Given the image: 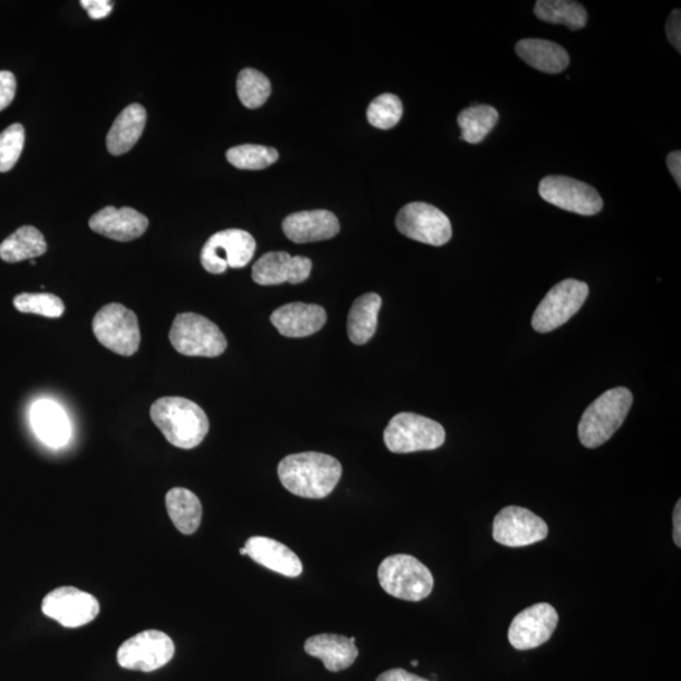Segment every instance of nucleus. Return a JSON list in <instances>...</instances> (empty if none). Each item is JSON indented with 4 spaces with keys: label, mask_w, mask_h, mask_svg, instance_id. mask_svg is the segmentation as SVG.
I'll use <instances>...</instances> for the list:
<instances>
[{
    "label": "nucleus",
    "mask_w": 681,
    "mask_h": 681,
    "mask_svg": "<svg viewBox=\"0 0 681 681\" xmlns=\"http://www.w3.org/2000/svg\"><path fill=\"white\" fill-rule=\"evenodd\" d=\"M402 103L395 94H382L368 108V120L372 127L388 130L395 128L402 117Z\"/></svg>",
    "instance_id": "473e14b6"
},
{
    "label": "nucleus",
    "mask_w": 681,
    "mask_h": 681,
    "mask_svg": "<svg viewBox=\"0 0 681 681\" xmlns=\"http://www.w3.org/2000/svg\"><path fill=\"white\" fill-rule=\"evenodd\" d=\"M588 293V285L575 280H565L554 285L535 310L533 329L541 333L560 329L580 312Z\"/></svg>",
    "instance_id": "6e6552de"
},
{
    "label": "nucleus",
    "mask_w": 681,
    "mask_h": 681,
    "mask_svg": "<svg viewBox=\"0 0 681 681\" xmlns=\"http://www.w3.org/2000/svg\"><path fill=\"white\" fill-rule=\"evenodd\" d=\"M311 272V259L291 256L285 252H271L259 259L252 275L254 282L261 285L300 284L309 280Z\"/></svg>",
    "instance_id": "dca6fc26"
},
{
    "label": "nucleus",
    "mask_w": 681,
    "mask_h": 681,
    "mask_svg": "<svg viewBox=\"0 0 681 681\" xmlns=\"http://www.w3.org/2000/svg\"><path fill=\"white\" fill-rule=\"evenodd\" d=\"M396 223L402 235L431 246H442L453 237L449 218L426 203L406 205L399 211Z\"/></svg>",
    "instance_id": "9b49d317"
},
{
    "label": "nucleus",
    "mask_w": 681,
    "mask_h": 681,
    "mask_svg": "<svg viewBox=\"0 0 681 681\" xmlns=\"http://www.w3.org/2000/svg\"><path fill=\"white\" fill-rule=\"evenodd\" d=\"M150 418L172 446L196 448L206 438L210 421L196 402L178 397L160 398L150 407Z\"/></svg>",
    "instance_id": "f03ea898"
},
{
    "label": "nucleus",
    "mask_w": 681,
    "mask_h": 681,
    "mask_svg": "<svg viewBox=\"0 0 681 681\" xmlns=\"http://www.w3.org/2000/svg\"><path fill=\"white\" fill-rule=\"evenodd\" d=\"M377 681H429L428 679L409 673L405 669H391L379 675Z\"/></svg>",
    "instance_id": "4c0bfd02"
},
{
    "label": "nucleus",
    "mask_w": 681,
    "mask_h": 681,
    "mask_svg": "<svg viewBox=\"0 0 681 681\" xmlns=\"http://www.w3.org/2000/svg\"><path fill=\"white\" fill-rule=\"evenodd\" d=\"M304 651L323 661L331 673L349 669L359 656V649L349 638L334 634L314 635L305 641Z\"/></svg>",
    "instance_id": "412c9836"
},
{
    "label": "nucleus",
    "mask_w": 681,
    "mask_h": 681,
    "mask_svg": "<svg viewBox=\"0 0 681 681\" xmlns=\"http://www.w3.org/2000/svg\"><path fill=\"white\" fill-rule=\"evenodd\" d=\"M271 321L285 338L302 339L322 330L328 314L321 305L295 302L275 310Z\"/></svg>",
    "instance_id": "6ab92c4d"
},
{
    "label": "nucleus",
    "mask_w": 681,
    "mask_h": 681,
    "mask_svg": "<svg viewBox=\"0 0 681 681\" xmlns=\"http://www.w3.org/2000/svg\"><path fill=\"white\" fill-rule=\"evenodd\" d=\"M380 586L390 596L409 602L426 600L435 587L434 574L415 556L390 555L378 571Z\"/></svg>",
    "instance_id": "20e7f679"
},
{
    "label": "nucleus",
    "mask_w": 681,
    "mask_h": 681,
    "mask_svg": "<svg viewBox=\"0 0 681 681\" xmlns=\"http://www.w3.org/2000/svg\"><path fill=\"white\" fill-rule=\"evenodd\" d=\"M93 331L104 348L121 357H133L140 347L137 314L119 303L105 305L96 313Z\"/></svg>",
    "instance_id": "0eeeda50"
},
{
    "label": "nucleus",
    "mask_w": 681,
    "mask_h": 681,
    "mask_svg": "<svg viewBox=\"0 0 681 681\" xmlns=\"http://www.w3.org/2000/svg\"><path fill=\"white\" fill-rule=\"evenodd\" d=\"M167 512L177 529L185 535L197 532L203 521V505L187 488H172L166 496Z\"/></svg>",
    "instance_id": "a878e982"
},
{
    "label": "nucleus",
    "mask_w": 681,
    "mask_h": 681,
    "mask_svg": "<svg viewBox=\"0 0 681 681\" xmlns=\"http://www.w3.org/2000/svg\"><path fill=\"white\" fill-rule=\"evenodd\" d=\"M42 612L64 628L76 629L88 625L98 617L100 604L88 592L75 587H60L48 593L43 599Z\"/></svg>",
    "instance_id": "4468645a"
},
{
    "label": "nucleus",
    "mask_w": 681,
    "mask_h": 681,
    "mask_svg": "<svg viewBox=\"0 0 681 681\" xmlns=\"http://www.w3.org/2000/svg\"><path fill=\"white\" fill-rule=\"evenodd\" d=\"M536 17L546 23L562 25L572 31L586 27L588 14L578 2L570 0H539L534 8Z\"/></svg>",
    "instance_id": "cd10ccee"
},
{
    "label": "nucleus",
    "mask_w": 681,
    "mask_h": 681,
    "mask_svg": "<svg viewBox=\"0 0 681 681\" xmlns=\"http://www.w3.org/2000/svg\"><path fill=\"white\" fill-rule=\"evenodd\" d=\"M147 123V111L139 104H132L115 119L108 133L107 146L110 155H126L142 137Z\"/></svg>",
    "instance_id": "5701e85b"
},
{
    "label": "nucleus",
    "mask_w": 681,
    "mask_h": 681,
    "mask_svg": "<svg viewBox=\"0 0 681 681\" xmlns=\"http://www.w3.org/2000/svg\"><path fill=\"white\" fill-rule=\"evenodd\" d=\"M382 300L377 293L363 294L354 301L348 320V332L351 342L363 344L369 342L378 329V315Z\"/></svg>",
    "instance_id": "393cba45"
},
{
    "label": "nucleus",
    "mask_w": 681,
    "mask_h": 681,
    "mask_svg": "<svg viewBox=\"0 0 681 681\" xmlns=\"http://www.w3.org/2000/svg\"><path fill=\"white\" fill-rule=\"evenodd\" d=\"M240 554H242V555H246V549H245V548H243L242 551H240Z\"/></svg>",
    "instance_id": "79ce46f5"
},
{
    "label": "nucleus",
    "mask_w": 681,
    "mask_h": 681,
    "mask_svg": "<svg viewBox=\"0 0 681 681\" xmlns=\"http://www.w3.org/2000/svg\"><path fill=\"white\" fill-rule=\"evenodd\" d=\"M81 6L93 19H103L113 11V2L109 0H82Z\"/></svg>",
    "instance_id": "e433bc0d"
},
{
    "label": "nucleus",
    "mask_w": 681,
    "mask_h": 681,
    "mask_svg": "<svg viewBox=\"0 0 681 681\" xmlns=\"http://www.w3.org/2000/svg\"><path fill=\"white\" fill-rule=\"evenodd\" d=\"M283 232L296 244L323 242L340 233V223L328 210L301 211L285 217Z\"/></svg>",
    "instance_id": "a211bd4d"
},
{
    "label": "nucleus",
    "mask_w": 681,
    "mask_h": 681,
    "mask_svg": "<svg viewBox=\"0 0 681 681\" xmlns=\"http://www.w3.org/2000/svg\"><path fill=\"white\" fill-rule=\"evenodd\" d=\"M254 237L240 228H228L211 236L201 252V264L211 274H223L227 267L242 270L255 254Z\"/></svg>",
    "instance_id": "1a4fd4ad"
},
{
    "label": "nucleus",
    "mask_w": 681,
    "mask_h": 681,
    "mask_svg": "<svg viewBox=\"0 0 681 681\" xmlns=\"http://www.w3.org/2000/svg\"><path fill=\"white\" fill-rule=\"evenodd\" d=\"M47 252L46 240L40 230L22 226L0 244V259L6 263H19L41 256Z\"/></svg>",
    "instance_id": "bb28decb"
},
{
    "label": "nucleus",
    "mask_w": 681,
    "mask_h": 681,
    "mask_svg": "<svg viewBox=\"0 0 681 681\" xmlns=\"http://www.w3.org/2000/svg\"><path fill=\"white\" fill-rule=\"evenodd\" d=\"M246 555L263 567L271 570L284 577H300L303 564L293 551L281 542L266 536H253L245 543Z\"/></svg>",
    "instance_id": "aec40b11"
},
{
    "label": "nucleus",
    "mask_w": 681,
    "mask_h": 681,
    "mask_svg": "<svg viewBox=\"0 0 681 681\" xmlns=\"http://www.w3.org/2000/svg\"><path fill=\"white\" fill-rule=\"evenodd\" d=\"M516 53L533 69L545 74H561L570 65V55L558 43L539 38H526L517 42Z\"/></svg>",
    "instance_id": "4be33fe9"
},
{
    "label": "nucleus",
    "mask_w": 681,
    "mask_h": 681,
    "mask_svg": "<svg viewBox=\"0 0 681 681\" xmlns=\"http://www.w3.org/2000/svg\"><path fill=\"white\" fill-rule=\"evenodd\" d=\"M175 642L165 632L143 631L119 648L117 659L121 668L152 673L169 663L175 655Z\"/></svg>",
    "instance_id": "9d476101"
},
{
    "label": "nucleus",
    "mask_w": 681,
    "mask_h": 681,
    "mask_svg": "<svg viewBox=\"0 0 681 681\" xmlns=\"http://www.w3.org/2000/svg\"><path fill=\"white\" fill-rule=\"evenodd\" d=\"M16 76L9 71H0V111L11 105L16 96Z\"/></svg>",
    "instance_id": "f704fd0d"
},
{
    "label": "nucleus",
    "mask_w": 681,
    "mask_h": 681,
    "mask_svg": "<svg viewBox=\"0 0 681 681\" xmlns=\"http://www.w3.org/2000/svg\"><path fill=\"white\" fill-rule=\"evenodd\" d=\"M670 174L673 175L678 187L681 186V153L679 150L670 153L667 158Z\"/></svg>",
    "instance_id": "58836bf2"
},
{
    "label": "nucleus",
    "mask_w": 681,
    "mask_h": 681,
    "mask_svg": "<svg viewBox=\"0 0 681 681\" xmlns=\"http://www.w3.org/2000/svg\"><path fill=\"white\" fill-rule=\"evenodd\" d=\"M236 89L240 101L249 109L263 107L272 93V84L264 74L244 69L237 76Z\"/></svg>",
    "instance_id": "c756f323"
},
{
    "label": "nucleus",
    "mask_w": 681,
    "mask_h": 681,
    "mask_svg": "<svg viewBox=\"0 0 681 681\" xmlns=\"http://www.w3.org/2000/svg\"><path fill=\"white\" fill-rule=\"evenodd\" d=\"M31 264H32V265H36V261H33V259H32V261H31Z\"/></svg>",
    "instance_id": "37998d69"
},
{
    "label": "nucleus",
    "mask_w": 681,
    "mask_h": 681,
    "mask_svg": "<svg viewBox=\"0 0 681 681\" xmlns=\"http://www.w3.org/2000/svg\"><path fill=\"white\" fill-rule=\"evenodd\" d=\"M16 310L22 313H35L47 319H60L65 304L60 296L51 293H22L14 296Z\"/></svg>",
    "instance_id": "2f4dec72"
},
{
    "label": "nucleus",
    "mask_w": 681,
    "mask_h": 681,
    "mask_svg": "<svg viewBox=\"0 0 681 681\" xmlns=\"http://www.w3.org/2000/svg\"><path fill=\"white\" fill-rule=\"evenodd\" d=\"M632 401L634 397L626 388L603 392L583 412L578 425L581 444L586 448H597L606 444L625 421Z\"/></svg>",
    "instance_id": "7ed1b4c3"
},
{
    "label": "nucleus",
    "mask_w": 681,
    "mask_h": 681,
    "mask_svg": "<svg viewBox=\"0 0 681 681\" xmlns=\"http://www.w3.org/2000/svg\"><path fill=\"white\" fill-rule=\"evenodd\" d=\"M411 665H412V667H418V661H417V660H412V661H411Z\"/></svg>",
    "instance_id": "a19ab883"
},
{
    "label": "nucleus",
    "mask_w": 681,
    "mask_h": 681,
    "mask_svg": "<svg viewBox=\"0 0 681 681\" xmlns=\"http://www.w3.org/2000/svg\"><path fill=\"white\" fill-rule=\"evenodd\" d=\"M172 347L185 357L217 358L227 348L225 334L204 315L177 314L169 331Z\"/></svg>",
    "instance_id": "39448f33"
},
{
    "label": "nucleus",
    "mask_w": 681,
    "mask_h": 681,
    "mask_svg": "<svg viewBox=\"0 0 681 681\" xmlns=\"http://www.w3.org/2000/svg\"><path fill=\"white\" fill-rule=\"evenodd\" d=\"M548 525L527 508L507 506L494 521V539L498 544L522 548L546 539Z\"/></svg>",
    "instance_id": "ddd939ff"
},
{
    "label": "nucleus",
    "mask_w": 681,
    "mask_h": 681,
    "mask_svg": "<svg viewBox=\"0 0 681 681\" xmlns=\"http://www.w3.org/2000/svg\"><path fill=\"white\" fill-rule=\"evenodd\" d=\"M32 426L42 442L51 447L64 446L70 437L69 420L64 410L50 400L36 402L31 411Z\"/></svg>",
    "instance_id": "b1692460"
},
{
    "label": "nucleus",
    "mask_w": 681,
    "mask_h": 681,
    "mask_svg": "<svg viewBox=\"0 0 681 681\" xmlns=\"http://www.w3.org/2000/svg\"><path fill=\"white\" fill-rule=\"evenodd\" d=\"M558 621V612L552 604H533L515 616L508 629V641L521 651L539 648L551 640Z\"/></svg>",
    "instance_id": "2eb2a0df"
},
{
    "label": "nucleus",
    "mask_w": 681,
    "mask_h": 681,
    "mask_svg": "<svg viewBox=\"0 0 681 681\" xmlns=\"http://www.w3.org/2000/svg\"><path fill=\"white\" fill-rule=\"evenodd\" d=\"M673 525H674V542L678 546V548H680L681 546V502L679 500L675 505L674 508V515H673Z\"/></svg>",
    "instance_id": "ea45409f"
},
{
    "label": "nucleus",
    "mask_w": 681,
    "mask_h": 681,
    "mask_svg": "<svg viewBox=\"0 0 681 681\" xmlns=\"http://www.w3.org/2000/svg\"><path fill=\"white\" fill-rule=\"evenodd\" d=\"M539 194L546 203L583 216L596 215L603 207L596 188L571 177H545L541 182Z\"/></svg>",
    "instance_id": "f8f14e48"
},
{
    "label": "nucleus",
    "mask_w": 681,
    "mask_h": 681,
    "mask_svg": "<svg viewBox=\"0 0 681 681\" xmlns=\"http://www.w3.org/2000/svg\"><path fill=\"white\" fill-rule=\"evenodd\" d=\"M93 232L117 242H133L147 232L149 220L130 207H104L89 222Z\"/></svg>",
    "instance_id": "f3484780"
},
{
    "label": "nucleus",
    "mask_w": 681,
    "mask_h": 681,
    "mask_svg": "<svg viewBox=\"0 0 681 681\" xmlns=\"http://www.w3.org/2000/svg\"><path fill=\"white\" fill-rule=\"evenodd\" d=\"M26 133L21 124H13L0 133V172L11 171L25 147Z\"/></svg>",
    "instance_id": "72a5a7b5"
},
{
    "label": "nucleus",
    "mask_w": 681,
    "mask_h": 681,
    "mask_svg": "<svg viewBox=\"0 0 681 681\" xmlns=\"http://www.w3.org/2000/svg\"><path fill=\"white\" fill-rule=\"evenodd\" d=\"M278 476L291 494L319 500L328 497L338 486L342 466L332 456L303 453L283 458L278 466Z\"/></svg>",
    "instance_id": "f257e3e1"
},
{
    "label": "nucleus",
    "mask_w": 681,
    "mask_h": 681,
    "mask_svg": "<svg viewBox=\"0 0 681 681\" xmlns=\"http://www.w3.org/2000/svg\"><path fill=\"white\" fill-rule=\"evenodd\" d=\"M226 158L239 169L261 171L272 166L280 158V153L270 147L243 144L228 149Z\"/></svg>",
    "instance_id": "7c9ffc66"
},
{
    "label": "nucleus",
    "mask_w": 681,
    "mask_h": 681,
    "mask_svg": "<svg viewBox=\"0 0 681 681\" xmlns=\"http://www.w3.org/2000/svg\"><path fill=\"white\" fill-rule=\"evenodd\" d=\"M446 430L437 421L415 412H400L383 431V442L392 454L435 450L445 445Z\"/></svg>",
    "instance_id": "423d86ee"
},
{
    "label": "nucleus",
    "mask_w": 681,
    "mask_h": 681,
    "mask_svg": "<svg viewBox=\"0 0 681 681\" xmlns=\"http://www.w3.org/2000/svg\"><path fill=\"white\" fill-rule=\"evenodd\" d=\"M667 35L671 45L681 52V12L679 9L670 14L667 22Z\"/></svg>",
    "instance_id": "c9c22d12"
},
{
    "label": "nucleus",
    "mask_w": 681,
    "mask_h": 681,
    "mask_svg": "<svg viewBox=\"0 0 681 681\" xmlns=\"http://www.w3.org/2000/svg\"><path fill=\"white\" fill-rule=\"evenodd\" d=\"M498 113L490 105H473L458 115V126L467 143H481L496 127Z\"/></svg>",
    "instance_id": "c85d7f7f"
}]
</instances>
